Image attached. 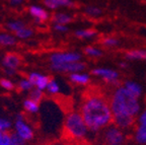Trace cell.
Returning a JSON list of instances; mask_svg holds the SVG:
<instances>
[{"label": "cell", "instance_id": "52a82bcc", "mask_svg": "<svg viewBox=\"0 0 146 145\" xmlns=\"http://www.w3.org/2000/svg\"><path fill=\"white\" fill-rule=\"evenodd\" d=\"M92 74L94 75H100L104 78V80L107 82H111L113 84H119V82L117 81L119 74L118 72L111 69H105V68H98L92 70Z\"/></svg>", "mask_w": 146, "mask_h": 145}, {"label": "cell", "instance_id": "4dcf8cb0", "mask_svg": "<svg viewBox=\"0 0 146 145\" xmlns=\"http://www.w3.org/2000/svg\"><path fill=\"white\" fill-rule=\"evenodd\" d=\"M118 40L115 38H105L102 41V44L105 46H108V47H112V46H116L118 45Z\"/></svg>", "mask_w": 146, "mask_h": 145}, {"label": "cell", "instance_id": "9a60e30c", "mask_svg": "<svg viewBox=\"0 0 146 145\" xmlns=\"http://www.w3.org/2000/svg\"><path fill=\"white\" fill-rule=\"evenodd\" d=\"M72 21V17L68 14H64V13H55L52 16V21L55 23L56 25H66V23H70Z\"/></svg>", "mask_w": 146, "mask_h": 145}, {"label": "cell", "instance_id": "d590c367", "mask_svg": "<svg viewBox=\"0 0 146 145\" xmlns=\"http://www.w3.org/2000/svg\"><path fill=\"white\" fill-rule=\"evenodd\" d=\"M5 72H6L7 74H9V75H13V74H14V72H15V70H14V69L5 68Z\"/></svg>", "mask_w": 146, "mask_h": 145}, {"label": "cell", "instance_id": "8992f818", "mask_svg": "<svg viewBox=\"0 0 146 145\" xmlns=\"http://www.w3.org/2000/svg\"><path fill=\"white\" fill-rule=\"evenodd\" d=\"M51 68L58 72H78L86 68L85 63L80 62H71V63H63V64H52Z\"/></svg>", "mask_w": 146, "mask_h": 145}, {"label": "cell", "instance_id": "6da1fadb", "mask_svg": "<svg viewBox=\"0 0 146 145\" xmlns=\"http://www.w3.org/2000/svg\"><path fill=\"white\" fill-rule=\"evenodd\" d=\"M81 117L91 131H98L113 121L111 106L105 96L100 94H89L85 98L81 108Z\"/></svg>", "mask_w": 146, "mask_h": 145}, {"label": "cell", "instance_id": "7402d4cb", "mask_svg": "<svg viewBox=\"0 0 146 145\" xmlns=\"http://www.w3.org/2000/svg\"><path fill=\"white\" fill-rule=\"evenodd\" d=\"M23 106H25V109L27 110V111L31 112V113H36V112H38V110H39V104H36V102H33V100H25Z\"/></svg>", "mask_w": 146, "mask_h": 145}, {"label": "cell", "instance_id": "d6986e66", "mask_svg": "<svg viewBox=\"0 0 146 145\" xmlns=\"http://www.w3.org/2000/svg\"><path fill=\"white\" fill-rule=\"evenodd\" d=\"M96 30H81V31H76L75 32V36L77 38L80 39H86V38H91V37H94L96 35Z\"/></svg>", "mask_w": 146, "mask_h": 145}, {"label": "cell", "instance_id": "f546056e", "mask_svg": "<svg viewBox=\"0 0 146 145\" xmlns=\"http://www.w3.org/2000/svg\"><path fill=\"white\" fill-rule=\"evenodd\" d=\"M33 84L31 83V81L29 79H21L19 81V87L23 90H30L33 88Z\"/></svg>", "mask_w": 146, "mask_h": 145}, {"label": "cell", "instance_id": "f1b7e54d", "mask_svg": "<svg viewBox=\"0 0 146 145\" xmlns=\"http://www.w3.org/2000/svg\"><path fill=\"white\" fill-rule=\"evenodd\" d=\"M23 139L18 134L11 133V144L10 145H23Z\"/></svg>", "mask_w": 146, "mask_h": 145}, {"label": "cell", "instance_id": "d6a6232c", "mask_svg": "<svg viewBox=\"0 0 146 145\" xmlns=\"http://www.w3.org/2000/svg\"><path fill=\"white\" fill-rule=\"evenodd\" d=\"M9 127H10V123H9L8 121L0 119V132L6 131Z\"/></svg>", "mask_w": 146, "mask_h": 145}, {"label": "cell", "instance_id": "83f0119b", "mask_svg": "<svg viewBox=\"0 0 146 145\" xmlns=\"http://www.w3.org/2000/svg\"><path fill=\"white\" fill-rule=\"evenodd\" d=\"M85 12L90 16H98L102 14V10L94 6H87L85 8Z\"/></svg>", "mask_w": 146, "mask_h": 145}, {"label": "cell", "instance_id": "2e32d148", "mask_svg": "<svg viewBox=\"0 0 146 145\" xmlns=\"http://www.w3.org/2000/svg\"><path fill=\"white\" fill-rule=\"evenodd\" d=\"M71 81L78 84H86L89 82V76L87 74H78V73H72L70 75Z\"/></svg>", "mask_w": 146, "mask_h": 145}, {"label": "cell", "instance_id": "ab89813d", "mask_svg": "<svg viewBox=\"0 0 146 145\" xmlns=\"http://www.w3.org/2000/svg\"><path fill=\"white\" fill-rule=\"evenodd\" d=\"M120 66H121V67H126L127 65H126L125 63H121V64H120Z\"/></svg>", "mask_w": 146, "mask_h": 145}, {"label": "cell", "instance_id": "74e56055", "mask_svg": "<svg viewBox=\"0 0 146 145\" xmlns=\"http://www.w3.org/2000/svg\"><path fill=\"white\" fill-rule=\"evenodd\" d=\"M40 145H58V143L56 142H45V143H42Z\"/></svg>", "mask_w": 146, "mask_h": 145}, {"label": "cell", "instance_id": "4316f807", "mask_svg": "<svg viewBox=\"0 0 146 145\" xmlns=\"http://www.w3.org/2000/svg\"><path fill=\"white\" fill-rule=\"evenodd\" d=\"M84 52H85V54H87L88 56H94V57H100L103 55L102 51L98 50V49H96V48H94V47H86L84 49Z\"/></svg>", "mask_w": 146, "mask_h": 145}, {"label": "cell", "instance_id": "e0dca14e", "mask_svg": "<svg viewBox=\"0 0 146 145\" xmlns=\"http://www.w3.org/2000/svg\"><path fill=\"white\" fill-rule=\"evenodd\" d=\"M16 43L14 37L7 34H0V45L1 46H13Z\"/></svg>", "mask_w": 146, "mask_h": 145}, {"label": "cell", "instance_id": "484cf974", "mask_svg": "<svg viewBox=\"0 0 146 145\" xmlns=\"http://www.w3.org/2000/svg\"><path fill=\"white\" fill-rule=\"evenodd\" d=\"M47 89H48V91L50 93L55 94V93H57L59 91V85H58V83L54 79H50L48 85H47Z\"/></svg>", "mask_w": 146, "mask_h": 145}, {"label": "cell", "instance_id": "44dd1931", "mask_svg": "<svg viewBox=\"0 0 146 145\" xmlns=\"http://www.w3.org/2000/svg\"><path fill=\"white\" fill-rule=\"evenodd\" d=\"M49 81H50V78H49L48 76H44V75H41V76L39 77V79H38V81L36 82V84L35 85L36 86V88L41 89V90H43V89L47 88V85H48Z\"/></svg>", "mask_w": 146, "mask_h": 145}, {"label": "cell", "instance_id": "3957f363", "mask_svg": "<svg viewBox=\"0 0 146 145\" xmlns=\"http://www.w3.org/2000/svg\"><path fill=\"white\" fill-rule=\"evenodd\" d=\"M86 125L82 119L81 115L74 112L67 114L66 120L62 130V139L65 142L82 139L86 134Z\"/></svg>", "mask_w": 146, "mask_h": 145}, {"label": "cell", "instance_id": "7a4b0ae2", "mask_svg": "<svg viewBox=\"0 0 146 145\" xmlns=\"http://www.w3.org/2000/svg\"><path fill=\"white\" fill-rule=\"evenodd\" d=\"M110 106L113 116L127 114L135 117L140 109L137 98L125 87H120L115 91Z\"/></svg>", "mask_w": 146, "mask_h": 145}, {"label": "cell", "instance_id": "1f68e13d", "mask_svg": "<svg viewBox=\"0 0 146 145\" xmlns=\"http://www.w3.org/2000/svg\"><path fill=\"white\" fill-rule=\"evenodd\" d=\"M0 85L2 86L3 88L8 89V90H11V89L14 88V85L10 80L8 79H1L0 80Z\"/></svg>", "mask_w": 146, "mask_h": 145}, {"label": "cell", "instance_id": "8d00e7d4", "mask_svg": "<svg viewBox=\"0 0 146 145\" xmlns=\"http://www.w3.org/2000/svg\"><path fill=\"white\" fill-rule=\"evenodd\" d=\"M64 145H78V144H77V141L74 140V141H69V142H65Z\"/></svg>", "mask_w": 146, "mask_h": 145}, {"label": "cell", "instance_id": "d4e9b609", "mask_svg": "<svg viewBox=\"0 0 146 145\" xmlns=\"http://www.w3.org/2000/svg\"><path fill=\"white\" fill-rule=\"evenodd\" d=\"M11 144V134L8 132H2L0 135V145H10Z\"/></svg>", "mask_w": 146, "mask_h": 145}, {"label": "cell", "instance_id": "ffe728a7", "mask_svg": "<svg viewBox=\"0 0 146 145\" xmlns=\"http://www.w3.org/2000/svg\"><path fill=\"white\" fill-rule=\"evenodd\" d=\"M136 140L139 143H146V126L141 125L136 133Z\"/></svg>", "mask_w": 146, "mask_h": 145}, {"label": "cell", "instance_id": "e575fe53", "mask_svg": "<svg viewBox=\"0 0 146 145\" xmlns=\"http://www.w3.org/2000/svg\"><path fill=\"white\" fill-rule=\"evenodd\" d=\"M139 122H140V124H141V125L146 126V111L141 115V117H140V119H139Z\"/></svg>", "mask_w": 146, "mask_h": 145}, {"label": "cell", "instance_id": "836d02e7", "mask_svg": "<svg viewBox=\"0 0 146 145\" xmlns=\"http://www.w3.org/2000/svg\"><path fill=\"white\" fill-rule=\"evenodd\" d=\"M54 29L56 31H58V32H66L68 29H67V27H65V25H55Z\"/></svg>", "mask_w": 146, "mask_h": 145}, {"label": "cell", "instance_id": "7c38bea8", "mask_svg": "<svg viewBox=\"0 0 146 145\" xmlns=\"http://www.w3.org/2000/svg\"><path fill=\"white\" fill-rule=\"evenodd\" d=\"M30 13L35 17V19H39L41 21H45L49 18V13L45 9L38 6H31Z\"/></svg>", "mask_w": 146, "mask_h": 145}, {"label": "cell", "instance_id": "cb8c5ba5", "mask_svg": "<svg viewBox=\"0 0 146 145\" xmlns=\"http://www.w3.org/2000/svg\"><path fill=\"white\" fill-rule=\"evenodd\" d=\"M33 34H34V32H33L31 29H27V27H23V29H21V30L17 31V32L15 33L16 37H17V38H21V39L30 38Z\"/></svg>", "mask_w": 146, "mask_h": 145}, {"label": "cell", "instance_id": "ac0fdd59", "mask_svg": "<svg viewBox=\"0 0 146 145\" xmlns=\"http://www.w3.org/2000/svg\"><path fill=\"white\" fill-rule=\"evenodd\" d=\"M29 96H30L29 100H33V102H36V104H40V102L43 100V96H44L43 90H41V89H39V88L32 89Z\"/></svg>", "mask_w": 146, "mask_h": 145}, {"label": "cell", "instance_id": "5b68a950", "mask_svg": "<svg viewBox=\"0 0 146 145\" xmlns=\"http://www.w3.org/2000/svg\"><path fill=\"white\" fill-rule=\"evenodd\" d=\"M81 58V55L78 53H55L51 56L50 60L52 64H63L78 62Z\"/></svg>", "mask_w": 146, "mask_h": 145}, {"label": "cell", "instance_id": "5bb4252c", "mask_svg": "<svg viewBox=\"0 0 146 145\" xmlns=\"http://www.w3.org/2000/svg\"><path fill=\"white\" fill-rule=\"evenodd\" d=\"M126 58L130 60H146V50H131L126 53Z\"/></svg>", "mask_w": 146, "mask_h": 145}, {"label": "cell", "instance_id": "9c48e42d", "mask_svg": "<svg viewBox=\"0 0 146 145\" xmlns=\"http://www.w3.org/2000/svg\"><path fill=\"white\" fill-rule=\"evenodd\" d=\"M21 57L13 53H9V54L5 55V57L3 58L2 64L5 68H9V69H14L15 70L17 68L19 64H21Z\"/></svg>", "mask_w": 146, "mask_h": 145}, {"label": "cell", "instance_id": "277c9868", "mask_svg": "<svg viewBox=\"0 0 146 145\" xmlns=\"http://www.w3.org/2000/svg\"><path fill=\"white\" fill-rule=\"evenodd\" d=\"M123 134L117 127H111L104 134L103 145H122Z\"/></svg>", "mask_w": 146, "mask_h": 145}, {"label": "cell", "instance_id": "30bf717a", "mask_svg": "<svg viewBox=\"0 0 146 145\" xmlns=\"http://www.w3.org/2000/svg\"><path fill=\"white\" fill-rule=\"evenodd\" d=\"M15 127H16V131H17V134L23 140H29V139L33 138L34 136V133L33 131L30 129V127L25 125L23 121H17L15 124Z\"/></svg>", "mask_w": 146, "mask_h": 145}, {"label": "cell", "instance_id": "8fae6325", "mask_svg": "<svg viewBox=\"0 0 146 145\" xmlns=\"http://www.w3.org/2000/svg\"><path fill=\"white\" fill-rule=\"evenodd\" d=\"M44 4L51 9H56L60 6L74 7V3L70 0H44Z\"/></svg>", "mask_w": 146, "mask_h": 145}, {"label": "cell", "instance_id": "f35d334b", "mask_svg": "<svg viewBox=\"0 0 146 145\" xmlns=\"http://www.w3.org/2000/svg\"><path fill=\"white\" fill-rule=\"evenodd\" d=\"M10 2L13 3V4H19V3L23 2V0H10Z\"/></svg>", "mask_w": 146, "mask_h": 145}, {"label": "cell", "instance_id": "ba28073f", "mask_svg": "<svg viewBox=\"0 0 146 145\" xmlns=\"http://www.w3.org/2000/svg\"><path fill=\"white\" fill-rule=\"evenodd\" d=\"M113 121L119 128H128L135 122V117L127 114H122V115L113 116Z\"/></svg>", "mask_w": 146, "mask_h": 145}, {"label": "cell", "instance_id": "4fadbf2b", "mask_svg": "<svg viewBox=\"0 0 146 145\" xmlns=\"http://www.w3.org/2000/svg\"><path fill=\"white\" fill-rule=\"evenodd\" d=\"M125 88L127 89L129 92H131L133 95H134L135 98H138L141 95V92H142V88L141 86L139 84L135 83L133 81H127L125 83Z\"/></svg>", "mask_w": 146, "mask_h": 145}, {"label": "cell", "instance_id": "603a6c76", "mask_svg": "<svg viewBox=\"0 0 146 145\" xmlns=\"http://www.w3.org/2000/svg\"><path fill=\"white\" fill-rule=\"evenodd\" d=\"M7 27H8L10 31H13L14 33H16L17 31L25 27V25L23 21H11V23H7Z\"/></svg>", "mask_w": 146, "mask_h": 145}]
</instances>
